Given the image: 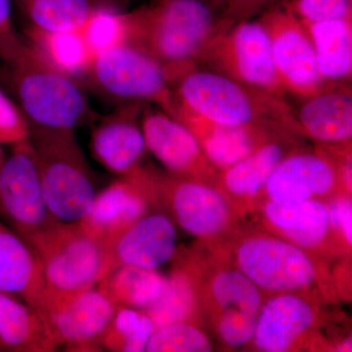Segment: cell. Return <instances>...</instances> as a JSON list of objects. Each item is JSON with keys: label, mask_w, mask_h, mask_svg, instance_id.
<instances>
[{"label": "cell", "mask_w": 352, "mask_h": 352, "mask_svg": "<svg viewBox=\"0 0 352 352\" xmlns=\"http://www.w3.org/2000/svg\"><path fill=\"white\" fill-rule=\"evenodd\" d=\"M303 23V22H302ZM314 43L317 65L328 82L347 83L352 75V17L303 23Z\"/></svg>", "instance_id": "4316f807"}, {"label": "cell", "mask_w": 352, "mask_h": 352, "mask_svg": "<svg viewBox=\"0 0 352 352\" xmlns=\"http://www.w3.org/2000/svg\"><path fill=\"white\" fill-rule=\"evenodd\" d=\"M4 161H6V155H4L3 150L1 149V146H0V168H1Z\"/></svg>", "instance_id": "ab89813d"}, {"label": "cell", "mask_w": 352, "mask_h": 352, "mask_svg": "<svg viewBox=\"0 0 352 352\" xmlns=\"http://www.w3.org/2000/svg\"><path fill=\"white\" fill-rule=\"evenodd\" d=\"M210 258L179 256L196 282L203 324L228 349L251 344L265 295L214 247Z\"/></svg>", "instance_id": "277c9868"}, {"label": "cell", "mask_w": 352, "mask_h": 352, "mask_svg": "<svg viewBox=\"0 0 352 352\" xmlns=\"http://www.w3.org/2000/svg\"><path fill=\"white\" fill-rule=\"evenodd\" d=\"M176 263L163 294L144 310L157 329L177 322L203 324L195 280L184 264Z\"/></svg>", "instance_id": "f1b7e54d"}, {"label": "cell", "mask_w": 352, "mask_h": 352, "mask_svg": "<svg viewBox=\"0 0 352 352\" xmlns=\"http://www.w3.org/2000/svg\"><path fill=\"white\" fill-rule=\"evenodd\" d=\"M117 307L99 289L90 288L68 298L44 302L36 311L43 317L57 349L103 351L101 340Z\"/></svg>", "instance_id": "9a60e30c"}, {"label": "cell", "mask_w": 352, "mask_h": 352, "mask_svg": "<svg viewBox=\"0 0 352 352\" xmlns=\"http://www.w3.org/2000/svg\"><path fill=\"white\" fill-rule=\"evenodd\" d=\"M30 138V126L17 103L0 89V144H15Z\"/></svg>", "instance_id": "e575fe53"}, {"label": "cell", "mask_w": 352, "mask_h": 352, "mask_svg": "<svg viewBox=\"0 0 352 352\" xmlns=\"http://www.w3.org/2000/svg\"><path fill=\"white\" fill-rule=\"evenodd\" d=\"M141 126L148 151L168 173L217 186L219 171L184 124L157 108L143 111Z\"/></svg>", "instance_id": "ac0fdd59"}, {"label": "cell", "mask_w": 352, "mask_h": 352, "mask_svg": "<svg viewBox=\"0 0 352 352\" xmlns=\"http://www.w3.org/2000/svg\"><path fill=\"white\" fill-rule=\"evenodd\" d=\"M0 292L18 296L36 309L43 296L38 254L15 231L0 222Z\"/></svg>", "instance_id": "cb8c5ba5"}, {"label": "cell", "mask_w": 352, "mask_h": 352, "mask_svg": "<svg viewBox=\"0 0 352 352\" xmlns=\"http://www.w3.org/2000/svg\"><path fill=\"white\" fill-rule=\"evenodd\" d=\"M142 310L118 307L101 340L102 349L113 352H142L156 331Z\"/></svg>", "instance_id": "4dcf8cb0"}, {"label": "cell", "mask_w": 352, "mask_h": 352, "mask_svg": "<svg viewBox=\"0 0 352 352\" xmlns=\"http://www.w3.org/2000/svg\"><path fill=\"white\" fill-rule=\"evenodd\" d=\"M254 210L258 212L263 230L314 256H349L331 230L325 201H263Z\"/></svg>", "instance_id": "e0dca14e"}, {"label": "cell", "mask_w": 352, "mask_h": 352, "mask_svg": "<svg viewBox=\"0 0 352 352\" xmlns=\"http://www.w3.org/2000/svg\"><path fill=\"white\" fill-rule=\"evenodd\" d=\"M273 0H210L220 18L229 24L250 19Z\"/></svg>", "instance_id": "74e56055"}, {"label": "cell", "mask_w": 352, "mask_h": 352, "mask_svg": "<svg viewBox=\"0 0 352 352\" xmlns=\"http://www.w3.org/2000/svg\"><path fill=\"white\" fill-rule=\"evenodd\" d=\"M287 6L303 23L340 19L352 14V0H291Z\"/></svg>", "instance_id": "836d02e7"}, {"label": "cell", "mask_w": 352, "mask_h": 352, "mask_svg": "<svg viewBox=\"0 0 352 352\" xmlns=\"http://www.w3.org/2000/svg\"><path fill=\"white\" fill-rule=\"evenodd\" d=\"M321 302V298L302 294L266 296L251 342L254 351H331L319 332L323 321Z\"/></svg>", "instance_id": "4fadbf2b"}, {"label": "cell", "mask_w": 352, "mask_h": 352, "mask_svg": "<svg viewBox=\"0 0 352 352\" xmlns=\"http://www.w3.org/2000/svg\"><path fill=\"white\" fill-rule=\"evenodd\" d=\"M166 282L156 270L119 266L102 278L98 289L117 307L144 311L163 294Z\"/></svg>", "instance_id": "83f0119b"}, {"label": "cell", "mask_w": 352, "mask_h": 352, "mask_svg": "<svg viewBox=\"0 0 352 352\" xmlns=\"http://www.w3.org/2000/svg\"><path fill=\"white\" fill-rule=\"evenodd\" d=\"M126 43L164 69L196 63L210 39L226 25L212 2L157 0L124 13Z\"/></svg>", "instance_id": "3957f363"}, {"label": "cell", "mask_w": 352, "mask_h": 352, "mask_svg": "<svg viewBox=\"0 0 352 352\" xmlns=\"http://www.w3.org/2000/svg\"><path fill=\"white\" fill-rule=\"evenodd\" d=\"M28 28L45 32L80 29L95 9L94 0H12Z\"/></svg>", "instance_id": "f546056e"}, {"label": "cell", "mask_w": 352, "mask_h": 352, "mask_svg": "<svg viewBox=\"0 0 352 352\" xmlns=\"http://www.w3.org/2000/svg\"><path fill=\"white\" fill-rule=\"evenodd\" d=\"M331 230L339 244L351 256L352 245V200L346 194L326 201Z\"/></svg>", "instance_id": "d590c367"}, {"label": "cell", "mask_w": 352, "mask_h": 352, "mask_svg": "<svg viewBox=\"0 0 352 352\" xmlns=\"http://www.w3.org/2000/svg\"><path fill=\"white\" fill-rule=\"evenodd\" d=\"M80 31L94 57L126 43V17L118 9L98 7Z\"/></svg>", "instance_id": "1f68e13d"}, {"label": "cell", "mask_w": 352, "mask_h": 352, "mask_svg": "<svg viewBox=\"0 0 352 352\" xmlns=\"http://www.w3.org/2000/svg\"><path fill=\"white\" fill-rule=\"evenodd\" d=\"M142 103L131 102L120 106L99 120L94 127L90 148L94 159L103 168L120 176L129 175L142 166L148 151L139 113Z\"/></svg>", "instance_id": "ffe728a7"}, {"label": "cell", "mask_w": 352, "mask_h": 352, "mask_svg": "<svg viewBox=\"0 0 352 352\" xmlns=\"http://www.w3.org/2000/svg\"><path fill=\"white\" fill-rule=\"evenodd\" d=\"M214 344L200 326L177 322L156 329L146 346L149 352H210Z\"/></svg>", "instance_id": "d6a6232c"}, {"label": "cell", "mask_w": 352, "mask_h": 352, "mask_svg": "<svg viewBox=\"0 0 352 352\" xmlns=\"http://www.w3.org/2000/svg\"><path fill=\"white\" fill-rule=\"evenodd\" d=\"M197 64L261 91L285 98L267 32L259 21L226 25L210 39Z\"/></svg>", "instance_id": "9c48e42d"}, {"label": "cell", "mask_w": 352, "mask_h": 352, "mask_svg": "<svg viewBox=\"0 0 352 352\" xmlns=\"http://www.w3.org/2000/svg\"><path fill=\"white\" fill-rule=\"evenodd\" d=\"M258 21L270 36L286 94L303 100L335 85L322 76L309 32L287 4L268 9Z\"/></svg>", "instance_id": "5bb4252c"}, {"label": "cell", "mask_w": 352, "mask_h": 352, "mask_svg": "<svg viewBox=\"0 0 352 352\" xmlns=\"http://www.w3.org/2000/svg\"><path fill=\"white\" fill-rule=\"evenodd\" d=\"M34 250L43 281V298L36 308L94 288L110 271L108 245L87 233L78 222H58Z\"/></svg>", "instance_id": "52a82bcc"}, {"label": "cell", "mask_w": 352, "mask_h": 352, "mask_svg": "<svg viewBox=\"0 0 352 352\" xmlns=\"http://www.w3.org/2000/svg\"><path fill=\"white\" fill-rule=\"evenodd\" d=\"M302 138L296 134L276 136L244 159L219 171L217 188L242 219L263 203L266 184L273 171L285 157L303 145Z\"/></svg>", "instance_id": "d6986e66"}, {"label": "cell", "mask_w": 352, "mask_h": 352, "mask_svg": "<svg viewBox=\"0 0 352 352\" xmlns=\"http://www.w3.org/2000/svg\"><path fill=\"white\" fill-rule=\"evenodd\" d=\"M149 170L157 208L201 244H221L239 229L242 217L217 186Z\"/></svg>", "instance_id": "ba28073f"}, {"label": "cell", "mask_w": 352, "mask_h": 352, "mask_svg": "<svg viewBox=\"0 0 352 352\" xmlns=\"http://www.w3.org/2000/svg\"><path fill=\"white\" fill-rule=\"evenodd\" d=\"M30 139L51 214L65 223L82 221L98 193L75 131L30 129Z\"/></svg>", "instance_id": "8992f818"}, {"label": "cell", "mask_w": 352, "mask_h": 352, "mask_svg": "<svg viewBox=\"0 0 352 352\" xmlns=\"http://www.w3.org/2000/svg\"><path fill=\"white\" fill-rule=\"evenodd\" d=\"M6 66L11 89L30 129L75 131L94 119L80 83L50 68L25 41Z\"/></svg>", "instance_id": "5b68a950"}, {"label": "cell", "mask_w": 352, "mask_h": 352, "mask_svg": "<svg viewBox=\"0 0 352 352\" xmlns=\"http://www.w3.org/2000/svg\"><path fill=\"white\" fill-rule=\"evenodd\" d=\"M12 0H0V58L12 61L25 45V41L14 27Z\"/></svg>", "instance_id": "8d00e7d4"}, {"label": "cell", "mask_w": 352, "mask_h": 352, "mask_svg": "<svg viewBox=\"0 0 352 352\" xmlns=\"http://www.w3.org/2000/svg\"><path fill=\"white\" fill-rule=\"evenodd\" d=\"M173 118L193 133L208 161L219 171L244 159L270 139L283 134H294L220 124L199 115L179 101Z\"/></svg>", "instance_id": "44dd1931"}, {"label": "cell", "mask_w": 352, "mask_h": 352, "mask_svg": "<svg viewBox=\"0 0 352 352\" xmlns=\"http://www.w3.org/2000/svg\"><path fill=\"white\" fill-rule=\"evenodd\" d=\"M0 351H2L1 346H0Z\"/></svg>", "instance_id": "60d3db41"}, {"label": "cell", "mask_w": 352, "mask_h": 352, "mask_svg": "<svg viewBox=\"0 0 352 352\" xmlns=\"http://www.w3.org/2000/svg\"><path fill=\"white\" fill-rule=\"evenodd\" d=\"M176 239L173 220L161 212H149L110 245V271L119 266L157 270L175 256Z\"/></svg>", "instance_id": "7402d4cb"}, {"label": "cell", "mask_w": 352, "mask_h": 352, "mask_svg": "<svg viewBox=\"0 0 352 352\" xmlns=\"http://www.w3.org/2000/svg\"><path fill=\"white\" fill-rule=\"evenodd\" d=\"M302 101L295 115L305 138L322 147L351 146L352 94L347 83H335Z\"/></svg>", "instance_id": "603a6c76"}, {"label": "cell", "mask_w": 352, "mask_h": 352, "mask_svg": "<svg viewBox=\"0 0 352 352\" xmlns=\"http://www.w3.org/2000/svg\"><path fill=\"white\" fill-rule=\"evenodd\" d=\"M177 100L220 124L303 135L285 98L231 80L196 63L164 69Z\"/></svg>", "instance_id": "6da1fadb"}, {"label": "cell", "mask_w": 352, "mask_h": 352, "mask_svg": "<svg viewBox=\"0 0 352 352\" xmlns=\"http://www.w3.org/2000/svg\"><path fill=\"white\" fill-rule=\"evenodd\" d=\"M351 147L300 146L273 171L263 201L326 203L342 194L351 196Z\"/></svg>", "instance_id": "30bf717a"}, {"label": "cell", "mask_w": 352, "mask_h": 352, "mask_svg": "<svg viewBox=\"0 0 352 352\" xmlns=\"http://www.w3.org/2000/svg\"><path fill=\"white\" fill-rule=\"evenodd\" d=\"M0 217L32 249L56 226L45 200L31 139L12 144L0 168Z\"/></svg>", "instance_id": "7c38bea8"}, {"label": "cell", "mask_w": 352, "mask_h": 352, "mask_svg": "<svg viewBox=\"0 0 352 352\" xmlns=\"http://www.w3.org/2000/svg\"><path fill=\"white\" fill-rule=\"evenodd\" d=\"M24 41L39 59L55 71L78 80H85L94 56L80 29L45 32L25 27Z\"/></svg>", "instance_id": "484cf974"}, {"label": "cell", "mask_w": 352, "mask_h": 352, "mask_svg": "<svg viewBox=\"0 0 352 352\" xmlns=\"http://www.w3.org/2000/svg\"><path fill=\"white\" fill-rule=\"evenodd\" d=\"M94 1L99 6L109 7V8L120 10V7L124 6L127 0H94Z\"/></svg>", "instance_id": "f35d334b"}, {"label": "cell", "mask_w": 352, "mask_h": 352, "mask_svg": "<svg viewBox=\"0 0 352 352\" xmlns=\"http://www.w3.org/2000/svg\"><path fill=\"white\" fill-rule=\"evenodd\" d=\"M0 346L2 351L51 352L57 349L43 317L27 303L0 292Z\"/></svg>", "instance_id": "d4e9b609"}, {"label": "cell", "mask_w": 352, "mask_h": 352, "mask_svg": "<svg viewBox=\"0 0 352 352\" xmlns=\"http://www.w3.org/2000/svg\"><path fill=\"white\" fill-rule=\"evenodd\" d=\"M157 208L149 168L141 166L97 194L91 210L78 223L110 247L113 241Z\"/></svg>", "instance_id": "2e32d148"}, {"label": "cell", "mask_w": 352, "mask_h": 352, "mask_svg": "<svg viewBox=\"0 0 352 352\" xmlns=\"http://www.w3.org/2000/svg\"><path fill=\"white\" fill-rule=\"evenodd\" d=\"M85 80L111 100L153 103L175 117L177 97L164 67L129 44L96 55Z\"/></svg>", "instance_id": "8fae6325"}, {"label": "cell", "mask_w": 352, "mask_h": 352, "mask_svg": "<svg viewBox=\"0 0 352 352\" xmlns=\"http://www.w3.org/2000/svg\"><path fill=\"white\" fill-rule=\"evenodd\" d=\"M214 247L265 295L294 293L332 300L338 295L325 261L261 229H243Z\"/></svg>", "instance_id": "7a4b0ae2"}]
</instances>
